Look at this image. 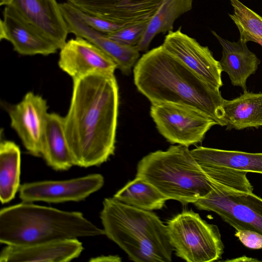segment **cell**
Masks as SVG:
<instances>
[{
	"mask_svg": "<svg viewBox=\"0 0 262 262\" xmlns=\"http://www.w3.org/2000/svg\"><path fill=\"white\" fill-rule=\"evenodd\" d=\"M64 127L74 165L98 166L114 155L119 106L114 74L93 73L74 79Z\"/></svg>",
	"mask_w": 262,
	"mask_h": 262,
	"instance_id": "1",
	"label": "cell"
},
{
	"mask_svg": "<svg viewBox=\"0 0 262 262\" xmlns=\"http://www.w3.org/2000/svg\"><path fill=\"white\" fill-rule=\"evenodd\" d=\"M138 90L154 104H172L196 110L226 126L219 89L203 80L162 45L144 54L134 68Z\"/></svg>",
	"mask_w": 262,
	"mask_h": 262,
	"instance_id": "2",
	"label": "cell"
},
{
	"mask_svg": "<svg viewBox=\"0 0 262 262\" xmlns=\"http://www.w3.org/2000/svg\"><path fill=\"white\" fill-rule=\"evenodd\" d=\"M104 234L78 211L23 202L0 211V243L28 246Z\"/></svg>",
	"mask_w": 262,
	"mask_h": 262,
	"instance_id": "3",
	"label": "cell"
},
{
	"mask_svg": "<svg viewBox=\"0 0 262 262\" xmlns=\"http://www.w3.org/2000/svg\"><path fill=\"white\" fill-rule=\"evenodd\" d=\"M100 217L104 234L135 262H170L173 248L167 226L151 211L105 198Z\"/></svg>",
	"mask_w": 262,
	"mask_h": 262,
	"instance_id": "4",
	"label": "cell"
},
{
	"mask_svg": "<svg viewBox=\"0 0 262 262\" xmlns=\"http://www.w3.org/2000/svg\"><path fill=\"white\" fill-rule=\"evenodd\" d=\"M136 177L153 185L169 200L183 205L194 203L212 189V180L203 170L188 147L170 146L144 157Z\"/></svg>",
	"mask_w": 262,
	"mask_h": 262,
	"instance_id": "5",
	"label": "cell"
},
{
	"mask_svg": "<svg viewBox=\"0 0 262 262\" xmlns=\"http://www.w3.org/2000/svg\"><path fill=\"white\" fill-rule=\"evenodd\" d=\"M176 255L188 262H210L222 258L224 246L218 227L192 210H185L167 223Z\"/></svg>",
	"mask_w": 262,
	"mask_h": 262,
	"instance_id": "6",
	"label": "cell"
},
{
	"mask_svg": "<svg viewBox=\"0 0 262 262\" xmlns=\"http://www.w3.org/2000/svg\"><path fill=\"white\" fill-rule=\"evenodd\" d=\"M211 180V191L193 205L199 210L215 213L236 230L247 229L262 234V198L253 192Z\"/></svg>",
	"mask_w": 262,
	"mask_h": 262,
	"instance_id": "7",
	"label": "cell"
},
{
	"mask_svg": "<svg viewBox=\"0 0 262 262\" xmlns=\"http://www.w3.org/2000/svg\"><path fill=\"white\" fill-rule=\"evenodd\" d=\"M150 114L158 130L167 141L187 147L201 143L207 132L217 125L200 112L177 104H151Z\"/></svg>",
	"mask_w": 262,
	"mask_h": 262,
	"instance_id": "8",
	"label": "cell"
},
{
	"mask_svg": "<svg viewBox=\"0 0 262 262\" xmlns=\"http://www.w3.org/2000/svg\"><path fill=\"white\" fill-rule=\"evenodd\" d=\"M103 177L98 173L61 181H42L20 185L19 197L23 202L62 203L82 201L103 185Z\"/></svg>",
	"mask_w": 262,
	"mask_h": 262,
	"instance_id": "9",
	"label": "cell"
},
{
	"mask_svg": "<svg viewBox=\"0 0 262 262\" xmlns=\"http://www.w3.org/2000/svg\"><path fill=\"white\" fill-rule=\"evenodd\" d=\"M162 46L206 83L219 89L222 86L220 61L214 58L208 47L201 45L183 33L181 27L169 32Z\"/></svg>",
	"mask_w": 262,
	"mask_h": 262,
	"instance_id": "10",
	"label": "cell"
},
{
	"mask_svg": "<svg viewBox=\"0 0 262 262\" xmlns=\"http://www.w3.org/2000/svg\"><path fill=\"white\" fill-rule=\"evenodd\" d=\"M6 109L11 120V126L26 149L34 156H41V142L48 113L46 100L29 92L20 102L7 105Z\"/></svg>",
	"mask_w": 262,
	"mask_h": 262,
	"instance_id": "11",
	"label": "cell"
},
{
	"mask_svg": "<svg viewBox=\"0 0 262 262\" xmlns=\"http://www.w3.org/2000/svg\"><path fill=\"white\" fill-rule=\"evenodd\" d=\"M164 0H67L76 8L123 27L149 22Z\"/></svg>",
	"mask_w": 262,
	"mask_h": 262,
	"instance_id": "12",
	"label": "cell"
},
{
	"mask_svg": "<svg viewBox=\"0 0 262 262\" xmlns=\"http://www.w3.org/2000/svg\"><path fill=\"white\" fill-rule=\"evenodd\" d=\"M60 49L67 42V24L56 0H1Z\"/></svg>",
	"mask_w": 262,
	"mask_h": 262,
	"instance_id": "13",
	"label": "cell"
},
{
	"mask_svg": "<svg viewBox=\"0 0 262 262\" xmlns=\"http://www.w3.org/2000/svg\"><path fill=\"white\" fill-rule=\"evenodd\" d=\"M58 66L73 80L93 73L114 74L117 69L103 51L80 37L67 41L60 49Z\"/></svg>",
	"mask_w": 262,
	"mask_h": 262,
	"instance_id": "14",
	"label": "cell"
},
{
	"mask_svg": "<svg viewBox=\"0 0 262 262\" xmlns=\"http://www.w3.org/2000/svg\"><path fill=\"white\" fill-rule=\"evenodd\" d=\"M59 6L67 24L69 33L83 38L96 46L114 61L117 69L123 74H130L140 57V51L136 46L121 43L108 37L106 34L90 27L78 16L73 6L68 2L60 3Z\"/></svg>",
	"mask_w": 262,
	"mask_h": 262,
	"instance_id": "15",
	"label": "cell"
},
{
	"mask_svg": "<svg viewBox=\"0 0 262 262\" xmlns=\"http://www.w3.org/2000/svg\"><path fill=\"white\" fill-rule=\"evenodd\" d=\"M0 21V39L9 41L13 49L22 55L55 53L58 48L14 10L5 6Z\"/></svg>",
	"mask_w": 262,
	"mask_h": 262,
	"instance_id": "16",
	"label": "cell"
},
{
	"mask_svg": "<svg viewBox=\"0 0 262 262\" xmlns=\"http://www.w3.org/2000/svg\"><path fill=\"white\" fill-rule=\"evenodd\" d=\"M83 250L77 238L28 246L6 245L0 253V261L67 262L77 258Z\"/></svg>",
	"mask_w": 262,
	"mask_h": 262,
	"instance_id": "17",
	"label": "cell"
},
{
	"mask_svg": "<svg viewBox=\"0 0 262 262\" xmlns=\"http://www.w3.org/2000/svg\"><path fill=\"white\" fill-rule=\"evenodd\" d=\"M211 32L222 47V57L220 61L222 72L228 75L233 85L247 91V80L256 72L260 60L250 51L245 41L239 38L237 41H231L214 31Z\"/></svg>",
	"mask_w": 262,
	"mask_h": 262,
	"instance_id": "18",
	"label": "cell"
},
{
	"mask_svg": "<svg viewBox=\"0 0 262 262\" xmlns=\"http://www.w3.org/2000/svg\"><path fill=\"white\" fill-rule=\"evenodd\" d=\"M190 151L202 168H223L262 174V152L251 153L203 146Z\"/></svg>",
	"mask_w": 262,
	"mask_h": 262,
	"instance_id": "19",
	"label": "cell"
},
{
	"mask_svg": "<svg viewBox=\"0 0 262 262\" xmlns=\"http://www.w3.org/2000/svg\"><path fill=\"white\" fill-rule=\"evenodd\" d=\"M41 155L47 165L55 170H67L74 165L66 136L63 117L56 113H48Z\"/></svg>",
	"mask_w": 262,
	"mask_h": 262,
	"instance_id": "20",
	"label": "cell"
},
{
	"mask_svg": "<svg viewBox=\"0 0 262 262\" xmlns=\"http://www.w3.org/2000/svg\"><path fill=\"white\" fill-rule=\"evenodd\" d=\"M223 109L227 129L241 130L262 126V93L246 91L232 100L225 99Z\"/></svg>",
	"mask_w": 262,
	"mask_h": 262,
	"instance_id": "21",
	"label": "cell"
},
{
	"mask_svg": "<svg viewBox=\"0 0 262 262\" xmlns=\"http://www.w3.org/2000/svg\"><path fill=\"white\" fill-rule=\"evenodd\" d=\"M20 151L14 142L4 140L0 144V200L2 204L11 201L19 190Z\"/></svg>",
	"mask_w": 262,
	"mask_h": 262,
	"instance_id": "22",
	"label": "cell"
},
{
	"mask_svg": "<svg viewBox=\"0 0 262 262\" xmlns=\"http://www.w3.org/2000/svg\"><path fill=\"white\" fill-rule=\"evenodd\" d=\"M193 0H164L149 21L145 32L136 47L139 51H146L155 36L172 31L174 21L190 10Z\"/></svg>",
	"mask_w": 262,
	"mask_h": 262,
	"instance_id": "23",
	"label": "cell"
},
{
	"mask_svg": "<svg viewBox=\"0 0 262 262\" xmlns=\"http://www.w3.org/2000/svg\"><path fill=\"white\" fill-rule=\"evenodd\" d=\"M113 197L125 204L151 211L162 209L169 200L151 184L138 177L126 183Z\"/></svg>",
	"mask_w": 262,
	"mask_h": 262,
	"instance_id": "24",
	"label": "cell"
},
{
	"mask_svg": "<svg viewBox=\"0 0 262 262\" xmlns=\"http://www.w3.org/2000/svg\"><path fill=\"white\" fill-rule=\"evenodd\" d=\"M229 2L233 12L229 15L238 29L239 38L247 42H256L262 46V16L239 0Z\"/></svg>",
	"mask_w": 262,
	"mask_h": 262,
	"instance_id": "25",
	"label": "cell"
},
{
	"mask_svg": "<svg viewBox=\"0 0 262 262\" xmlns=\"http://www.w3.org/2000/svg\"><path fill=\"white\" fill-rule=\"evenodd\" d=\"M148 23V22H144L124 27L106 35L110 38L121 43L137 46L144 35Z\"/></svg>",
	"mask_w": 262,
	"mask_h": 262,
	"instance_id": "26",
	"label": "cell"
},
{
	"mask_svg": "<svg viewBox=\"0 0 262 262\" xmlns=\"http://www.w3.org/2000/svg\"><path fill=\"white\" fill-rule=\"evenodd\" d=\"M73 7L76 14L85 24L97 31L108 34L124 27L120 25L83 12L73 6Z\"/></svg>",
	"mask_w": 262,
	"mask_h": 262,
	"instance_id": "27",
	"label": "cell"
},
{
	"mask_svg": "<svg viewBox=\"0 0 262 262\" xmlns=\"http://www.w3.org/2000/svg\"><path fill=\"white\" fill-rule=\"evenodd\" d=\"M235 236L246 247L252 249H262V234L259 233L242 229L236 230Z\"/></svg>",
	"mask_w": 262,
	"mask_h": 262,
	"instance_id": "28",
	"label": "cell"
},
{
	"mask_svg": "<svg viewBox=\"0 0 262 262\" xmlns=\"http://www.w3.org/2000/svg\"><path fill=\"white\" fill-rule=\"evenodd\" d=\"M121 259L118 256H102L92 258L90 261H120Z\"/></svg>",
	"mask_w": 262,
	"mask_h": 262,
	"instance_id": "29",
	"label": "cell"
}]
</instances>
